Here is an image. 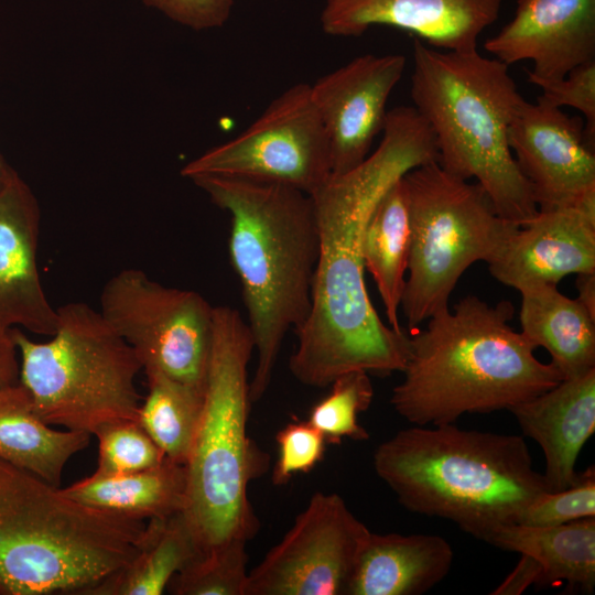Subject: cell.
I'll return each mask as SVG.
<instances>
[{
  "label": "cell",
  "mask_w": 595,
  "mask_h": 595,
  "mask_svg": "<svg viewBox=\"0 0 595 595\" xmlns=\"http://www.w3.org/2000/svg\"><path fill=\"white\" fill-rule=\"evenodd\" d=\"M370 532L339 495L314 493L282 540L248 572L245 595H347Z\"/></svg>",
  "instance_id": "obj_12"
},
{
  "label": "cell",
  "mask_w": 595,
  "mask_h": 595,
  "mask_svg": "<svg viewBox=\"0 0 595 595\" xmlns=\"http://www.w3.org/2000/svg\"><path fill=\"white\" fill-rule=\"evenodd\" d=\"M247 541L232 540L201 552L170 581L173 595H245Z\"/></svg>",
  "instance_id": "obj_28"
},
{
  "label": "cell",
  "mask_w": 595,
  "mask_h": 595,
  "mask_svg": "<svg viewBox=\"0 0 595 595\" xmlns=\"http://www.w3.org/2000/svg\"><path fill=\"white\" fill-rule=\"evenodd\" d=\"M454 559L436 534L370 532L356 563L347 595H421L444 580Z\"/></svg>",
  "instance_id": "obj_20"
},
{
  "label": "cell",
  "mask_w": 595,
  "mask_h": 595,
  "mask_svg": "<svg viewBox=\"0 0 595 595\" xmlns=\"http://www.w3.org/2000/svg\"><path fill=\"white\" fill-rule=\"evenodd\" d=\"M508 142L538 210L574 206L595 190L594 142L584 119L542 102H519Z\"/></svg>",
  "instance_id": "obj_13"
},
{
  "label": "cell",
  "mask_w": 595,
  "mask_h": 595,
  "mask_svg": "<svg viewBox=\"0 0 595 595\" xmlns=\"http://www.w3.org/2000/svg\"><path fill=\"white\" fill-rule=\"evenodd\" d=\"M96 474L119 475L155 467L165 461L161 448L138 420H120L101 426Z\"/></svg>",
  "instance_id": "obj_30"
},
{
  "label": "cell",
  "mask_w": 595,
  "mask_h": 595,
  "mask_svg": "<svg viewBox=\"0 0 595 595\" xmlns=\"http://www.w3.org/2000/svg\"><path fill=\"white\" fill-rule=\"evenodd\" d=\"M578 301L595 316V271L577 274Z\"/></svg>",
  "instance_id": "obj_37"
},
{
  "label": "cell",
  "mask_w": 595,
  "mask_h": 595,
  "mask_svg": "<svg viewBox=\"0 0 595 595\" xmlns=\"http://www.w3.org/2000/svg\"><path fill=\"white\" fill-rule=\"evenodd\" d=\"M145 527L0 458V595H87L136 555Z\"/></svg>",
  "instance_id": "obj_6"
},
{
  "label": "cell",
  "mask_w": 595,
  "mask_h": 595,
  "mask_svg": "<svg viewBox=\"0 0 595 595\" xmlns=\"http://www.w3.org/2000/svg\"><path fill=\"white\" fill-rule=\"evenodd\" d=\"M236 0H143L174 22L195 31L223 26Z\"/></svg>",
  "instance_id": "obj_34"
},
{
  "label": "cell",
  "mask_w": 595,
  "mask_h": 595,
  "mask_svg": "<svg viewBox=\"0 0 595 595\" xmlns=\"http://www.w3.org/2000/svg\"><path fill=\"white\" fill-rule=\"evenodd\" d=\"M378 148L357 166L332 174L313 201L318 259L312 305L295 333L289 369L301 383L324 388L343 374L402 371L409 337L386 325L365 283L361 244L368 218L408 171L437 160L434 136L411 106L388 110Z\"/></svg>",
  "instance_id": "obj_1"
},
{
  "label": "cell",
  "mask_w": 595,
  "mask_h": 595,
  "mask_svg": "<svg viewBox=\"0 0 595 595\" xmlns=\"http://www.w3.org/2000/svg\"><path fill=\"white\" fill-rule=\"evenodd\" d=\"M501 4L502 0H326L321 25L324 33L344 37L388 25L434 48L473 51L498 19Z\"/></svg>",
  "instance_id": "obj_16"
},
{
  "label": "cell",
  "mask_w": 595,
  "mask_h": 595,
  "mask_svg": "<svg viewBox=\"0 0 595 595\" xmlns=\"http://www.w3.org/2000/svg\"><path fill=\"white\" fill-rule=\"evenodd\" d=\"M253 349L240 313L214 306L203 408L185 464L182 512L201 552L232 540L248 541L258 530L248 486L267 470L268 457L247 434L248 364Z\"/></svg>",
  "instance_id": "obj_7"
},
{
  "label": "cell",
  "mask_w": 595,
  "mask_h": 595,
  "mask_svg": "<svg viewBox=\"0 0 595 595\" xmlns=\"http://www.w3.org/2000/svg\"><path fill=\"white\" fill-rule=\"evenodd\" d=\"M589 517H595L594 466L577 473L569 487L538 496L526 507L517 523L549 527Z\"/></svg>",
  "instance_id": "obj_31"
},
{
  "label": "cell",
  "mask_w": 595,
  "mask_h": 595,
  "mask_svg": "<svg viewBox=\"0 0 595 595\" xmlns=\"http://www.w3.org/2000/svg\"><path fill=\"white\" fill-rule=\"evenodd\" d=\"M410 216L403 176L375 205L365 226L361 253L381 296L389 326L401 332L398 311L410 253Z\"/></svg>",
  "instance_id": "obj_25"
},
{
  "label": "cell",
  "mask_w": 595,
  "mask_h": 595,
  "mask_svg": "<svg viewBox=\"0 0 595 595\" xmlns=\"http://www.w3.org/2000/svg\"><path fill=\"white\" fill-rule=\"evenodd\" d=\"M68 497L88 507L148 521L183 512L186 466L165 461L152 468L119 475L91 474L66 488Z\"/></svg>",
  "instance_id": "obj_23"
},
{
  "label": "cell",
  "mask_w": 595,
  "mask_h": 595,
  "mask_svg": "<svg viewBox=\"0 0 595 595\" xmlns=\"http://www.w3.org/2000/svg\"><path fill=\"white\" fill-rule=\"evenodd\" d=\"M484 47L508 66L531 61L528 80L553 84L595 61V0H518L512 19Z\"/></svg>",
  "instance_id": "obj_15"
},
{
  "label": "cell",
  "mask_w": 595,
  "mask_h": 595,
  "mask_svg": "<svg viewBox=\"0 0 595 595\" xmlns=\"http://www.w3.org/2000/svg\"><path fill=\"white\" fill-rule=\"evenodd\" d=\"M144 372L148 394L140 404L138 421L166 459L185 465L202 413L204 389L154 369Z\"/></svg>",
  "instance_id": "obj_27"
},
{
  "label": "cell",
  "mask_w": 595,
  "mask_h": 595,
  "mask_svg": "<svg viewBox=\"0 0 595 595\" xmlns=\"http://www.w3.org/2000/svg\"><path fill=\"white\" fill-rule=\"evenodd\" d=\"M537 101L562 109L571 107L583 115L587 137L595 141V61L581 64L562 79L541 88Z\"/></svg>",
  "instance_id": "obj_33"
},
{
  "label": "cell",
  "mask_w": 595,
  "mask_h": 595,
  "mask_svg": "<svg viewBox=\"0 0 595 595\" xmlns=\"http://www.w3.org/2000/svg\"><path fill=\"white\" fill-rule=\"evenodd\" d=\"M201 550L182 512L147 521L136 555L87 595H160Z\"/></svg>",
  "instance_id": "obj_26"
},
{
  "label": "cell",
  "mask_w": 595,
  "mask_h": 595,
  "mask_svg": "<svg viewBox=\"0 0 595 595\" xmlns=\"http://www.w3.org/2000/svg\"><path fill=\"white\" fill-rule=\"evenodd\" d=\"M278 459L272 483L286 484L295 473H309L323 459L326 439L309 421L288 423L275 436Z\"/></svg>",
  "instance_id": "obj_32"
},
{
  "label": "cell",
  "mask_w": 595,
  "mask_h": 595,
  "mask_svg": "<svg viewBox=\"0 0 595 595\" xmlns=\"http://www.w3.org/2000/svg\"><path fill=\"white\" fill-rule=\"evenodd\" d=\"M19 353L11 328L0 326V389L19 382Z\"/></svg>",
  "instance_id": "obj_36"
},
{
  "label": "cell",
  "mask_w": 595,
  "mask_h": 595,
  "mask_svg": "<svg viewBox=\"0 0 595 595\" xmlns=\"http://www.w3.org/2000/svg\"><path fill=\"white\" fill-rule=\"evenodd\" d=\"M13 169L4 161L3 156L0 154V188L9 178Z\"/></svg>",
  "instance_id": "obj_38"
},
{
  "label": "cell",
  "mask_w": 595,
  "mask_h": 595,
  "mask_svg": "<svg viewBox=\"0 0 595 595\" xmlns=\"http://www.w3.org/2000/svg\"><path fill=\"white\" fill-rule=\"evenodd\" d=\"M512 316L510 302L490 305L474 295L434 313L409 337L403 379L390 398L394 411L413 425L450 424L509 410L556 386L562 376L536 358V347L508 324Z\"/></svg>",
  "instance_id": "obj_2"
},
{
  "label": "cell",
  "mask_w": 595,
  "mask_h": 595,
  "mask_svg": "<svg viewBox=\"0 0 595 595\" xmlns=\"http://www.w3.org/2000/svg\"><path fill=\"white\" fill-rule=\"evenodd\" d=\"M410 93L434 136L439 164L475 178L502 218L520 226L530 220L538 207L508 142L523 98L508 65L477 50L443 51L415 39Z\"/></svg>",
  "instance_id": "obj_5"
},
{
  "label": "cell",
  "mask_w": 595,
  "mask_h": 595,
  "mask_svg": "<svg viewBox=\"0 0 595 595\" xmlns=\"http://www.w3.org/2000/svg\"><path fill=\"white\" fill-rule=\"evenodd\" d=\"M491 275L518 291L595 271V212L577 206L538 210L488 263Z\"/></svg>",
  "instance_id": "obj_18"
},
{
  "label": "cell",
  "mask_w": 595,
  "mask_h": 595,
  "mask_svg": "<svg viewBox=\"0 0 595 595\" xmlns=\"http://www.w3.org/2000/svg\"><path fill=\"white\" fill-rule=\"evenodd\" d=\"M90 434L52 429L35 412L19 381L0 389V458L60 486L67 462L85 450Z\"/></svg>",
  "instance_id": "obj_22"
},
{
  "label": "cell",
  "mask_w": 595,
  "mask_h": 595,
  "mask_svg": "<svg viewBox=\"0 0 595 595\" xmlns=\"http://www.w3.org/2000/svg\"><path fill=\"white\" fill-rule=\"evenodd\" d=\"M99 304L100 314L132 347L143 370L205 389L214 306L199 293L162 285L129 268L106 282Z\"/></svg>",
  "instance_id": "obj_10"
},
{
  "label": "cell",
  "mask_w": 595,
  "mask_h": 595,
  "mask_svg": "<svg viewBox=\"0 0 595 595\" xmlns=\"http://www.w3.org/2000/svg\"><path fill=\"white\" fill-rule=\"evenodd\" d=\"M485 541L534 559L542 570V584L565 581L588 593L594 588L595 517L549 527L512 523L498 528Z\"/></svg>",
  "instance_id": "obj_24"
},
{
  "label": "cell",
  "mask_w": 595,
  "mask_h": 595,
  "mask_svg": "<svg viewBox=\"0 0 595 595\" xmlns=\"http://www.w3.org/2000/svg\"><path fill=\"white\" fill-rule=\"evenodd\" d=\"M532 584H542V570L534 559L520 554L516 567L491 594L519 595Z\"/></svg>",
  "instance_id": "obj_35"
},
{
  "label": "cell",
  "mask_w": 595,
  "mask_h": 595,
  "mask_svg": "<svg viewBox=\"0 0 595 595\" xmlns=\"http://www.w3.org/2000/svg\"><path fill=\"white\" fill-rule=\"evenodd\" d=\"M329 386V393L312 408L307 421L324 435L327 443H338L344 437L367 440L369 434L358 424L357 418L370 407L374 398L369 374L349 371L337 377Z\"/></svg>",
  "instance_id": "obj_29"
},
{
  "label": "cell",
  "mask_w": 595,
  "mask_h": 595,
  "mask_svg": "<svg viewBox=\"0 0 595 595\" xmlns=\"http://www.w3.org/2000/svg\"><path fill=\"white\" fill-rule=\"evenodd\" d=\"M410 216L408 278L400 307L416 329L448 299L465 270L490 263L520 225L498 215L489 196L432 161L403 175Z\"/></svg>",
  "instance_id": "obj_9"
},
{
  "label": "cell",
  "mask_w": 595,
  "mask_h": 595,
  "mask_svg": "<svg viewBox=\"0 0 595 595\" xmlns=\"http://www.w3.org/2000/svg\"><path fill=\"white\" fill-rule=\"evenodd\" d=\"M374 468L408 510L484 541L550 491L522 436L454 423L397 432L376 448Z\"/></svg>",
  "instance_id": "obj_4"
},
{
  "label": "cell",
  "mask_w": 595,
  "mask_h": 595,
  "mask_svg": "<svg viewBox=\"0 0 595 595\" xmlns=\"http://www.w3.org/2000/svg\"><path fill=\"white\" fill-rule=\"evenodd\" d=\"M523 434L541 447L550 491L575 480L576 461L595 432V369L562 379L549 390L509 409Z\"/></svg>",
  "instance_id": "obj_19"
},
{
  "label": "cell",
  "mask_w": 595,
  "mask_h": 595,
  "mask_svg": "<svg viewBox=\"0 0 595 595\" xmlns=\"http://www.w3.org/2000/svg\"><path fill=\"white\" fill-rule=\"evenodd\" d=\"M405 66L402 54H365L311 85L328 139L332 174L346 173L368 156Z\"/></svg>",
  "instance_id": "obj_14"
},
{
  "label": "cell",
  "mask_w": 595,
  "mask_h": 595,
  "mask_svg": "<svg viewBox=\"0 0 595 595\" xmlns=\"http://www.w3.org/2000/svg\"><path fill=\"white\" fill-rule=\"evenodd\" d=\"M181 175H228L315 193L332 175V166L311 85L285 89L242 132L190 161Z\"/></svg>",
  "instance_id": "obj_11"
},
{
  "label": "cell",
  "mask_w": 595,
  "mask_h": 595,
  "mask_svg": "<svg viewBox=\"0 0 595 595\" xmlns=\"http://www.w3.org/2000/svg\"><path fill=\"white\" fill-rule=\"evenodd\" d=\"M40 224L37 199L13 170L0 188V326L52 336L58 314L37 269Z\"/></svg>",
  "instance_id": "obj_17"
},
{
  "label": "cell",
  "mask_w": 595,
  "mask_h": 595,
  "mask_svg": "<svg viewBox=\"0 0 595 595\" xmlns=\"http://www.w3.org/2000/svg\"><path fill=\"white\" fill-rule=\"evenodd\" d=\"M191 181L230 215L229 257L240 280L257 366L249 400L266 393L289 329L312 305L318 229L312 197L296 188L228 175Z\"/></svg>",
  "instance_id": "obj_3"
},
{
  "label": "cell",
  "mask_w": 595,
  "mask_h": 595,
  "mask_svg": "<svg viewBox=\"0 0 595 595\" xmlns=\"http://www.w3.org/2000/svg\"><path fill=\"white\" fill-rule=\"evenodd\" d=\"M519 292L521 333L536 348L549 351L562 379L595 369V316L578 299L562 294L551 284Z\"/></svg>",
  "instance_id": "obj_21"
},
{
  "label": "cell",
  "mask_w": 595,
  "mask_h": 595,
  "mask_svg": "<svg viewBox=\"0 0 595 595\" xmlns=\"http://www.w3.org/2000/svg\"><path fill=\"white\" fill-rule=\"evenodd\" d=\"M58 326L47 342L12 336L20 356L19 381L48 425L95 435L104 425L138 420L136 378L142 365L99 310L73 302L57 307Z\"/></svg>",
  "instance_id": "obj_8"
}]
</instances>
